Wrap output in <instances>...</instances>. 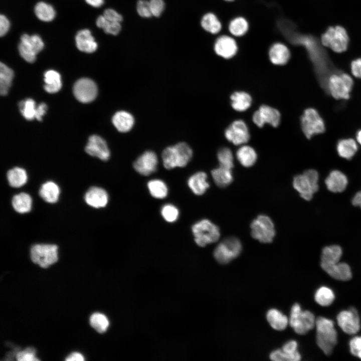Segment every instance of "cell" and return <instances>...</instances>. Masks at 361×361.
<instances>
[{
	"mask_svg": "<svg viewBox=\"0 0 361 361\" xmlns=\"http://www.w3.org/2000/svg\"><path fill=\"white\" fill-rule=\"evenodd\" d=\"M342 253L341 247L338 245L324 247L322 251L320 264H332L339 262Z\"/></svg>",
	"mask_w": 361,
	"mask_h": 361,
	"instance_id": "836d02e7",
	"label": "cell"
},
{
	"mask_svg": "<svg viewBox=\"0 0 361 361\" xmlns=\"http://www.w3.org/2000/svg\"><path fill=\"white\" fill-rule=\"evenodd\" d=\"M14 77L13 70L6 64H0V93L2 95H6L11 85Z\"/></svg>",
	"mask_w": 361,
	"mask_h": 361,
	"instance_id": "8d00e7d4",
	"label": "cell"
},
{
	"mask_svg": "<svg viewBox=\"0 0 361 361\" xmlns=\"http://www.w3.org/2000/svg\"><path fill=\"white\" fill-rule=\"evenodd\" d=\"M321 268L331 277L342 281H347L352 277L349 266L343 262L332 264H320Z\"/></svg>",
	"mask_w": 361,
	"mask_h": 361,
	"instance_id": "ffe728a7",
	"label": "cell"
},
{
	"mask_svg": "<svg viewBox=\"0 0 361 361\" xmlns=\"http://www.w3.org/2000/svg\"><path fill=\"white\" fill-rule=\"evenodd\" d=\"M67 361H83L84 360L83 356L79 352H74L70 354L65 359Z\"/></svg>",
	"mask_w": 361,
	"mask_h": 361,
	"instance_id": "94428289",
	"label": "cell"
},
{
	"mask_svg": "<svg viewBox=\"0 0 361 361\" xmlns=\"http://www.w3.org/2000/svg\"><path fill=\"white\" fill-rule=\"evenodd\" d=\"M321 43L336 53L345 51L348 44V37L345 30L341 26L330 27L321 36Z\"/></svg>",
	"mask_w": 361,
	"mask_h": 361,
	"instance_id": "52a82bcc",
	"label": "cell"
},
{
	"mask_svg": "<svg viewBox=\"0 0 361 361\" xmlns=\"http://www.w3.org/2000/svg\"><path fill=\"white\" fill-rule=\"evenodd\" d=\"M76 45L80 51L91 53L97 49V43L95 42L91 33L88 29H83L77 32L75 36Z\"/></svg>",
	"mask_w": 361,
	"mask_h": 361,
	"instance_id": "44dd1931",
	"label": "cell"
},
{
	"mask_svg": "<svg viewBox=\"0 0 361 361\" xmlns=\"http://www.w3.org/2000/svg\"><path fill=\"white\" fill-rule=\"evenodd\" d=\"M356 139L358 142L361 145V130L357 133Z\"/></svg>",
	"mask_w": 361,
	"mask_h": 361,
	"instance_id": "03108f58",
	"label": "cell"
},
{
	"mask_svg": "<svg viewBox=\"0 0 361 361\" xmlns=\"http://www.w3.org/2000/svg\"><path fill=\"white\" fill-rule=\"evenodd\" d=\"M327 189L332 193H341L345 189L348 184L346 175L337 170L330 172L325 180Z\"/></svg>",
	"mask_w": 361,
	"mask_h": 361,
	"instance_id": "7402d4cb",
	"label": "cell"
},
{
	"mask_svg": "<svg viewBox=\"0 0 361 361\" xmlns=\"http://www.w3.org/2000/svg\"><path fill=\"white\" fill-rule=\"evenodd\" d=\"M32 261L42 268H47L58 260V246L54 244H39L30 249Z\"/></svg>",
	"mask_w": 361,
	"mask_h": 361,
	"instance_id": "8992f818",
	"label": "cell"
},
{
	"mask_svg": "<svg viewBox=\"0 0 361 361\" xmlns=\"http://www.w3.org/2000/svg\"><path fill=\"white\" fill-rule=\"evenodd\" d=\"M252 119L259 127H262L266 123L276 127L280 124L281 115L277 109L266 105H262L254 113Z\"/></svg>",
	"mask_w": 361,
	"mask_h": 361,
	"instance_id": "7c38bea8",
	"label": "cell"
},
{
	"mask_svg": "<svg viewBox=\"0 0 361 361\" xmlns=\"http://www.w3.org/2000/svg\"><path fill=\"white\" fill-rule=\"evenodd\" d=\"M225 1H233V0H225Z\"/></svg>",
	"mask_w": 361,
	"mask_h": 361,
	"instance_id": "003e7915",
	"label": "cell"
},
{
	"mask_svg": "<svg viewBox=\"0 0 361 361\" xmlns=\"http://www.w3.org/2000/svg\"><path fill=\"white\" fill-rule=\"evenodd\" d=\"M314 314L308 310H302L298 303L294 304L291 310L289 323L294 331L299 334L307 333L315 326Z\"/></svg>",
	"mask_w": 361,
	"mask_h": 361,
	"instance_id": "3957f363",
	"label": "cell"
},
{
	"mask_svg": "<svg viewBox=\"0 0 361 361\" xmlns=\"http://www.w3.org/2000/svg\"><path fill=\"white\" fill-rule=\"evenodd\" d=\"M112 122L118 131L127 132L132 128L134 124V118L129 112L122 110L114 114Z\"/></svg>",
	"mask_w": 361,
	"mask_h": 361,
	"instance_id": "603a6c76",
	"label": "cell"
},
{
	"mask_svg": "<svg viewBox=\"0 0 361 361\" xmlns=\"http://www.w3.org/2000/svg\"><path fill=\"white\" fill-rule=\"evenodd\" d=\"M334 298L335 296L332 290L325 286L320 287L316 291L314 296L315 301L323 306L330 305L333 302Z\"/></svg>",
	"mask_w": 361,
	"mask_h": 361,
	"instance_id": "ab89813d",
	"label": "cell"
},
{
	"mask_svg": "<svg viewBox=\"0 0 361 361\" xmlns=\"http://www.w3.org/2000/svg\"><path fill=\"white\" fill-rule=\"evenodd\" d=\"M192 232L196 244L200 247L217 242L220 237V229L210 220H202L192 227Z\"/></svg>",
	"mask_w": 361,
	"mask_h": 361,
	"instance_id": "277c9868",
	"label": "cell"
},
{
	"mask_svg": "<svg viewBox=\"0 0 361 361\" xmlns=\"http://www.w3.org/2000/svg\"><path fill=\"white\" fill-rule=\"evenodd\" d=\"M270 61L273 64L283 65L288 61L290 54L288 48L281 43H276L272 45L269 51Z\"/></svg>",
	"mask_w": 361,
	"mask_h": 361,
	"instance_id": "cb8c5ba5",
	"label": "cell"
},
{
	"mask_svg": "<svg viewBox=\"0 0 361 361\" xmlns=\"http://www.w3.org/2000/svg\"><path fill=\"white\" fill-rule=\"evenodd\" d=\"M19 109L24 117L28 120L36 118L37 106L32 99L28 98L20 102Z\"/></svg>",
	"mask_w": 361,
	"mask_h": 361,
	"instance_id": "60d3db41",
	"label": "cell"
},
{
	"mask_svg": "<svg viewBox=\"0 0 361 361\" xmlns=\"http://www.w3.org/2000/svg\"><path fill=\"white\" fill-rule=\"evenodd\" d=\"M229 29L233 35L241 36L248 31V24L244 18L237 17L230 22Z\"/></svg>",
	"mask_w": 361,
	"mask_h": 361,
	"instance_id": "7bdbcfd3",
	"label": "cell"
},
{
	"mask_svg": "<svg viewBox=\"0 0 361 361\" xmlns=\"http://www.w3.org/2000/svg\"><path fill=\"white\" fill-rule=\"evenodd\" d=\"M44 81V89L48 93H56L61 88V76L55 70H50L45 73Z\"/></svg>",
	"mask_w": 361,
	"mask_h": 361,
	"instance_id": "d6a6232c",
	"label": "cell"
},
{
	"mask_svg": "<svg viewBox=\"0 0 361 361\" xmlns=\"http://www.w3.org/2000/svg\"><path fill=\"white\" fill-rule=\"evenodd\" d=\"M85 151L90 155L98 157L103 161L107 160L110 155L106 142L97 135H93L89 137Z\"/></svg>",
	"mask_w": 361,
	"mask_h": 361,
	"instance_id": "2e32d148",
	"label": "cell"
},
{
	"mask_svg": "<svg viewBox=\"0 0 361 361\" xmlns=\"http://www.w3.org/2000/svg\"><path fill=\"white\" fill-rule=\"evenodd\" d=\"M7 177L9 185L14 188L22 187L28 180L26 171L19 167H15L10 169L7 172Z\"/></svg>",
	"mask_w": 361,
	"mask_h": 361,
	"instance_id": "1f68e13d",
	"label": "cell"
},
{
	"mask_svg": "<svg viewBox=\"0 0 361 361\" xmlns=\"http://www.w3.org/2000/svg\"><path fill=\"white\" fill-rule=\"evenodd\" d=\"M121 28L120 23L108 22L103 30L107 34L116 35L120 32Z\"/></svg>",
	"mask_w": 361,
	"mask_h": 361,
	"instance_id": "9f6ffc18",
	"label": "cell"
},
{
	"mask_svg": "<svg viewBox=\"0 0 361 361\" xmlns=\"http://www.w3.org/2000/svg\"><path fill=\"white\" fill-rule=\"evenodd\" d=\"M316 342L326 355H330L337 343V332L333 322L322 316L316 319Z\"/></svg>",
	"mask_w": 361,
	"mask_h": 361,
	"instance_id": "6da1fadb",
	"label": "cell"
},
{
	"mask_svg": "<svg viewBox=\"0 0 361 361\" xmlns=\"http://www.w3.org/2000/svg\"><path fill=\"white\" fill-rule=\"evenodd\" d=\"M28 42L36 54L41 51L44 48V42L41 38L38 35H29Z\"/></svg>",
	"mask_w": 361,
	"mask_h": 361,
	"instance_id": "f907efd6",
	"label": "cell"
},
{
	"mask_svg": "<svg viewBox=\"0 0 361 361\" xmlns=\"http://www.w3.org/2000/svg\"><path fill=\"white\" fill-rule=\"evenodd\" d=\"M353 86V80L348 74L331 75L328 81L329 91L335 99H347Z\"/></svg>",
	"mask_w": 361,
	"mask_h": 361,
	"instance_id": "9c48e42d",
	"label": "cell"
},
{
	"mask_svg": "<svg viewBox=\"0 0 361 361\" xmlns=\"http://www.w3.org/2000/svg\"><path fill=\"white\" fill-rule=\"evenodd\" d=\"M297 343L296 341L290 340L283 346L282 350L291 355H301L297 350Z\"/></svg>",
	"mask_w": 361,
	"mask_h": 361,
	"instance_id": "11a10c76",
	"label": "cell"
},
{
	"mask_svg": "<svg viewBox=\"0 0 361 361\" xmlns=\"http://www.w3.org/2000/svg\"><path fill=\"white\" fill-rule=\"evenodd\" d=\"M73 93L76 98L82 103H89L97 96V87L95 82L88 78L78 80L73 87Z\"/></svg>",
	"mask_w": 361,
	"mask_h": 361,
	"instance_id": "4fadbf2b",
	"label": "cell"
},
{
	"mask_svg": "<svg viewBox=\"0 0 361 361\" xmlns=\"http://www.w3.org/2000/svg\"><path fill=\"white\" fill-rule=\"evenodd\" d=\"M60 190L59 186L52 181H48L41 187L39 194L46 202L55 203L59 199Z\"/></svg>",
	"mask_w": 361,
	"mask_h": 361,
	"instance_id": "484cf974",
	"label": "cell"
},
{
	"mask_svg": "<svg viewBox=\"0 0 361 361\" xmlns=\"http://www.w3.org/2000/svg\"><path fill=\"white\" fill-rule=\"evenodd\" d=\"M17 359L19 361H37L39 359L36 357V350L31 347L18 352Z\"/></svg>",
	"mask_w": 361,
	"mask_h": 361,
	"instance_id": "c3c4849f",
	"label": "cell"
},
{
	"mask_svg": "<svg viewBox=\"0 0 361 361\" xmlns=\"http://www.w3.org/2000/svg\"><path fill=\"white\" fill-rule=\"evenodd\" d=\"M357 150L356 142L351 138L340 140L337 145V151L339 155L347 159L351 158Z\"/></svg>",
	"mask_w": 361,
	"mask_h": 361,
	"instance_id": "e575fe53",
	"label": "cell"
},
{
	"mask_svg": "<svg viewBox=\"0 0 361 361\" xmlns=\"http://www.w3.org/2000/svg\"><path fill=\"white\" fill-rule=\"evenodd\" d=\"M232 108L237 111L243 112L248 109L252 104V98L247 92L236 91L230 96Z\"/></svg>",
	"mask_w": 361,
	"mask_h": 361,
	"instance_id": "83f0119b",
	"label": "cell"
},
{
	"mask_svg": "<svg viewBox=\"0 0 361 361\" xmlns=\"http://www.w3.org/2000/svg\"><path fill=\"white\" fill-rule=\"evenodd\" d=\"M237 49V43L235 40L228 36L219 37L214 45L216 53L225 59H230L235 56Z\"/></svg>",
	"mask_w": 361,
	"mask_h": 361,
	"instance_id": "ac0fdd59",
	"label": "cell"
},
{
	"mask_svg": "<svg viewBox=\"0 0 361 361\" xmlns=\"http://www.w3.org/2000/svg\"><path fill=\"white\" fill-rule=\"evenodd\" d=\"M351 202L353 206H359L361 208V191L355 194Z\"/></svg>",
	"mask_w": 361,
	"mask_h": 361,
	"instance_id": "be15d7a7",
	"label": "cell"
},
{
	"mask_svg": "<svg viewBox=\"0 0 361 361\" xmlns=\"http://www.w3.org/2000/svg\"><path fill=\"white\" fill-rule=\"evenodd\" d=\"M211 174L216 185L222 188L228 186L233 179L232 169L221 165L213 169Z\"/></svg>",
	"mask_w": 361,
	"mask_h": 361,
	"instance_id": "4316f807",
	"label": "cell"
},
{
	"mask_svg": "<svg viewBox=\"0 0 361 361\" xmlns=\"http://www.w3.org/2000/svg\"><path fill=\"white\" fill-rule=\"evenodd\" d=\"M19 53L27 62L33 63L36 58V54L27 44L20 42L18 46Z\"/></svg>",
	"mask_w": 361,
	"mask_h": 361,
	"instance_id": "7dc6e473",
	"label": "cell"
},
{
	"mask_svg": "<svg viewBox=\"0 0 361 361\" xmlns=\"http://www.w3.org/2000/svg\"><path fill=\"white\" fill-rule=\"evenodd\" d=\"M149 5L152 16L159 17L163 12L165 4L163 0H150Z\"/></svg>",
	"mask_w": 361,
	"mask_h": 361,
	"instance_id": "816d5d0a",
	"label": "cell"
},
{
	"mask_svg": "<svg viewBox=\"0 0 361 361\" xmlns=\"http://www.w3.org/2000/svg\"><path fill=\"white\" fill-rule=\"evenodd\" d=\"M301 124L302 131L308 139L314 134L323 132L325 130L323 119L314 108L305 110L301 118Z\"/></svg>",
	"mask_w": 361,
	"mask_h": 361,
	"instance_id": "30bf717a",
	"label": "cell"
},
{
	"mask_svg": "<svg viewBox=\"0 0 361 361\" xmlns=\"http://www.w3.org/2000/svg\"><path fill=\"white\" fill-rule=\"evenodd\" d=\"M136 10L141 17L148 18L152 16L149 2L147 0H139L137 3Z\"/></svg>",
	"mask_w": 361,
	"mask_h": 361,
	"instance_id": "681fc988",
	"label": "cell"
},
{
	"mask_svg": "<svg viewBox=\"0 0 361 361\" xmlns=\"http://www.w3.org/2000/svg\"><path fill=\"white\" fill-rule=\"evenodd\" d=\"M217 157L220 165L232 169L234 166L233 155L229 148L223 147L220 149L217 153Z\"/></svg>",
	"mask_w": 361,
	"mask_h": 361,
	"instance_id": "ee69618b",
	"label": "cell"
},
{
	"mask_svg": "<svg viewBox=\"0 0 361 361\" xmlns=\"http://www.w3.org/2000/svg\"><path fill=\"white\" fill-rule=\"evenodd\" d=\"M351 70L354 77L361 78V58L351 62Z\"/></svg>",
	"mask_w": 361,
	"mask_h": 361,
	"instance_id": "680465c9",
	"label": "cell"
},
{
	"mask_svg": "<svg viewBox=\"0 0 361 361\" xmlns=\"http://www.w3.org/2000/svg\"><path fill=\"white\" fill-rule=\"evenodd\" d=\"M236 157L243 166L248 167L255 164L257 160V155L253 147L244 145L237 150Z\"/></svg>",
	"mask_w": 361,
	"mask_h": 361,
	"instance_id": "f546056e",
	"label": "cell"
},
{
	"mask_svg": "<svg viewBox=\"0 0 361 361\" xmlns=\"http://www.w3.org/2000/svg\"><path fill=\"white\" fill-rule=\"evenodd\" d=\"M270 358L274 361H298L301 359V355H293L282 349H276L270 353Z\"/></svg>",
	"mask_w": 361,
	"mask_h": 361,
	"instance_id": "bcb514c9",
	"label": "cell"
},
{
	"mask_svg": "<svg viewBox=\"0 0 361 361\" xmlns=\"http://www.w3.org/2000/svg\"><path fill=\"white\" fill-rule=\"evenodd\" d=\"M12 204L15 211L20 214H24L31 210L32 199L28 194L21 193L14 196Z\"/></svg>",
	"mask_w": 361,
	"mask_h": 361,
	"instance_id": "4dcf8cb0",
	"label": "cell"
},
{
	"mask_svg": "<svg viewBox=\"0 0 361 361\" xmlns=\"http://www.w3.org/2000/svg\"><path fill=\"white\" fill-rule=\"evenodd\" d=\"M34 12L37 17L43 22L52 21L56 16V12L53 7L43 2H39L36 5Z\"/></svg>",
	"mask_w": 361,
	"mask_h": 361,
	"instance_id": "d590c367",
	"label": "cell"
},
{
	"mask_svg": "<svg viewBox=\"0 0 361 361\" xmlns=\"http://www.w3.org/2000/svg\"><path fill=\"white\" fill-rule=\"evenodd\" d=\"M47 110V106L44 103H42L37 106L36 118L38 121H41L42 120V117L46 113Z\"/></svg>",
	"mask_w": 361,
	"mask_h": 361,
	"instance_id": "91938a15",
	"label": "cell"
},
{
	"mask_svg": "<svg viewBox=\"0 0 361 361\" xmlns=\"http://www.w3.org/2000/svg\"><path fill=\"white\" fill-rule=\"evenodd\" d=\"M84 199L87 204L93 208H104L108 203V195L101 188L91 187L86 192Z\"/></svg>",
	"mask_w": 361,
	"mask_h": 361,
	"instance_id": "d6986e66",
	"label": "cell"
},
{
	"mask_svg": "<svg viewBox=\"0 0 361 361\" xmlns=\"http://www.w3.org/2000/svg\"><path fill=\"white\" fill-rule=\"evenodd\" d=\"M85 1L88 4L95 8H99L104 3V0H85Z\"/></svg>",
	"mask_w": 361,
	"mask_h": 361,
	"instance_id": "e7e4bbea",
	"label": "cell"
},
{
	"mask_svg": "<svg viewBox=\"0 0 361 361\" xmlns=\"http://www.w3.org/2000/svg\"><path fill=\"white\" fill-rule=\"evenodd\" d=\"M201 26L205 30L213 34L219 33L222 28L217 17L211 13H207L203 17Z\"/></svg>",
	"mask_w": 361,
	"mask_h": 361,
	"instance_id": "74e56055",
	"label": "cell"
},
{
	"mask_svg": "<svg viewBox=\"0 0 361 361\" xmlns=\"http://www.w3.org/2000/svg\"><path fill=\"white\" fill-rule=\"evenodd\" d=\"M349 348L353 355L361 359V336L352 338L349 342Z\"/></svg>",
	"mask_w": 361,
	"mask_h": 361,
	"instance_id": "f5cc1de1",
	"label": "cell"
},
{
	"mask_svg": "<svg viewBox=\"0 0 361 361\" xmlns=\"http://www.w3.org/2000/svg\"><path fill=\"white\" fill-rule=\"evenodd\" d=\"M103 16L110 22L120 23L122 20V16L112 9H106L103 13Z\"/></svg>",
	"mask_w": 361,
	"mask_h": 361,
	"instance_id": "db71d44e",
	"label": "cell"
},
{
	"mask_svg": "<svg viewBox=\"0 0 361 361\" xmlns=\"http://www.w3.org/2000/svg\"><path fill=\"white\" fill-rule=\"evenodd\" d=\"M293 186L299 193L301 197L306 201H310L312 198L313 194L319 189L318 184L312 182L303 173L294 177Z\"/></svg>",
	"mask_w": 361,
	"mask_h": 361,
	"instance_id": "e0dca14e",
	"label": "cell"
},
{
	"mask_svg": "<svg viewBox=\"0 0 361 361\" xmlns=\"http://www.w3.org/2000/svg\"><path fill=\"white\" fill-rule=\"evenodd\" d=\"M337 320L339 326L347 334H355L360 329L359 317L357 310L353 307L339 312Z\"/></svg>",
	"mask_w": 361,
	"mask_h": 361,
	"instance_id": "5bb4252c",
	"label": "cell"
},
{
	"mask_svg": "<svg viewBox=\"0 0 361 361\" xmlns=\"http://www.w3.org/2000/svg\"><path fill=\"white\" fill-rule=\"evenodd\" d=\"M207 178V175L205 172H197L189 178L188 186L195 195H202L210 187Z\"/></svg>",
	"mask_w": 361,
	"mask_h": 361,
	"instance_id": "d4e9b609",
	"label": "cell"
},
{
	"mask_svg": "<svg viewBox=\"0 0 361 361\" xmlns=\"http://www.w3.org/2000/svg\"><path fill=\"white\" fill-rule=\"evenodd\" d=\"M226 139L236 145L247 143L250 138L248 128L242 120L234 121L225 130Z\"/></svg>",
	"mask_w": 361,
	"mask_h": 361,
	"instance_id": "8fae6325",
	"label": "cell"
},
{
	"mask_svg": "<svg viewBox=\"0 0 361 361\" xmlns=\"http://www.w3.org/2000/svg\"><path fill=\"white\" fill-rule=\"evenodd\" d=\"M252 237L263 243L272 242L275 235L274 225L269 217L265 215L258 216L251 224Z\"/></svg>",
	"mask_w": 361,
	"mask_h": 361,
	"instance_id": "ba28073f",
	"label": "cell"
},
{
	"mask_svg": "<svg viewBox=\"0 0 361 361\" xmlns=\"http://www.w3.org/2000/svg\"><path fill=\"white\" fill-rule=\"evenodd\" d=\"M161 214L166 221L172 223L177 219L179 211L174 206L171 204H167L163 206L161 208Z\"/></svg>",
	"mask_w": 361,
	"mask_h": 361,
	"instance_id": "f6af8a7d",
	"label": "cell"
},
{
	"mask_svg": "<svg viewBox=\"0 0 361 361\" xmlns=\"http://www.w3.org/2000/svg\"><path fill=\"white\" fill-rule=\"evenodd\" d=\"M242 246L240 241L235 237L225 238L215 248L214 256L222 264L229 263L241 253Z\"/></svg>",
	"mask_w": 361,
	"mask_h": 361,
	"instance_id": "5b68a950",
	"label": "cell"
},
{
	"mask_svg": "<svg viewBox=\"0 0 361 361\" xmlns=\"http://www.w3.org/2000/svg\"><path fill=\"white\" fill-rule=\"evenodd\" d=\"M193 156V151L185 142H179L165 148L162 153L164 167L170 169L176 167H184Z\"/></svg>",
	"mask_w": 361,
	"mask_h": 361,
	"instance_id": "7a4b0ae2",
	"label": "cell"
},
{
	"mask_svg": "<svg viewBox=\"0 0 361 361\" xmlns=\"http://www.w3.org/2000/svg\"><path fill=\"white\" fill-rule=\"evenodd\" d=\"M150 195L156 199H163L168 194V188L165 183L160 179H152L147 183Z\"/></svg>",
	"mask_w": 361,
	"mask_h": 361,
	"instance_id": "f35d334b",
	"label": "cell"
},
{
	"mask_svg": "<svg viewBox=\"0 0 361 361\" xmlns=\"http://www.w3.org/2000/svg\"><path fill=\"white\" fill-rule=\"evenodd\" d=\"M157 164L158 158L155 153L148 150L135 160L133 163V167L139 174L147 176L156 171Z\"/></svg>",
	"mask_w": 361,
	"mask_h": 361,
	"instance_id": "9a60e30c",
	"label": "cell"
},
{
	"mask_svg": "<svg viewBox=\"0 0 361 361\" xmlns=\"http://www.w3.org/2000/svg\"><path fill=\"white\" fill-rule=\"evenodd\" d=\"M108 21L105 18V17L102 15L99 16L96 22L97 26L103 30L105 28L108 23Z\"/></svg>",
	"mask_w": 361,
	"mask_h": 361,
	"instance_id": "6125c7cd",
	"label": "cell"
},
{
	"mask_svg": "<svg viewBox=\"0 0 361 361\" xmlns=\"http://www.w3.org/2000/svg\"><path fill=\"white\" fill-rule=\"evenodd\" d=\"M91 326L99 333H103L107 329L109 323L107 317L103 314L96 312L90 317Z\"/></svg>",
	"mask_w": 361,
	"mask_h": 361,
	"instance_id": "b9f144b4",
	"label": "cell"
},
{
	"mask_svg": "<svg viewBox=\"0 0 361 361\" xmlns=\"http://www.w3.org/2000/svg\"><path fill=\"white\" fill-rule=\"evenodd\" d=\"M10 23L8 19L4 15L0 16V36H5L8 32Z\"/></svg>",
	"mask_w": 361,
	"mask_h": 361,
	"instance_id": "6f0895ef",
	"label": "cell"
},
{
	"mask_svg": "<svg viewBox=\"0 0 361 361\" xmlns=\"http://www.w3.org/2000/svg\"><path fill=\"white\" fill-rule=\"evenodd\" d=\"M266 318L271 326L277 330L285 329L289 323L287 317L278 309L274 308L268 311Z\"/></svg>",
	"mask_w": 361,
	"mask_h": 361,
	"instance_id": "f1b7e54d",
	"label": "cell"
}]
</instances>
